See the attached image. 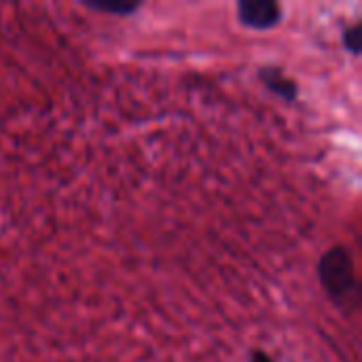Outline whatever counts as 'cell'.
<instances>
[{"mask_svg": "<svg viewBox=\"0 0 362 362\" xmlns=\"http://www.w3.org/2000/svg\"><path fill=\"white\" fill-rule=\"evenodd\" d=\"M85 6L87 8H93V11H100V13H112V15H121V17H125V15H132V13H136L138 8H140V4L138 2H98V0H93V2H85Z\"/></svg>", "mask_w": 362, "mask_h": 362, "instance_id": "cell-4", "label": "cell"}, {"mask_svg": "<svg viewBox=\"0 0 362 362\" xmlns=\"http://www.w3.org/2000/svg\"><path fill=\"white\" fill-rule=\"evenodd\" d=\"M259 76H261V81L265 83V87L272 89L274 93H278L280 98H284V100H288V102H293V100L297 98V85H295V81H291L280 68H276V66H265V68L259 72Z\"/></svg>", "mask_w": 362, "mask_h": 362, "instance_id": "cell-3", "label": "cell"}, {"mask_svg": "<svg viewBox=\"0 0 362 362\" xmlns=\"http://www.w3.org/2000/svg\"><path fill=\"white\" fill-rule=\"evenodd\" d=\"M362 34H361V25L358 23H354V25H350V28H346V32H344V45H346V49L352 53V55H358L361 53V42Z\"/></svg>", "mask_w": 362, "mask_h": 362, "instance_id": "cell-5", "label": "cell"}, {"mask_svg": "<svg viewBox=\"0 0 362 362\" xmlns=\"http://www.w3.org/2000/svg\"><path fill=\"white\" fill-rule=\"evenodd\" d=\"M250 362H274L265 352H255L252 354V358H250Z\"/></svg>", "mask_w": 362, "mask_h": 362, "instance_id": "cell-6", "label": "cell"}, {"mask_svg": "<svg viewBox=\"0 0 362 362\" xmlns=\"http://www.w3.org/2000/svg\"><path fill=\"white\" fill-rule=\"evenodd\" d=\"M240 21L252 30H269L280 21L282 8L272 0H244L238 4Z\"/></svg>", "mask_w": 362, "mask_h": 362, "instance_id": "cell-2", "label": "cell"}, {"mask_svg": "<svg viewBox=\"0 0 362 362\" xmlns=\"http://www.w3.org/2000/svg\"><path fill=\"white\" fill-rule=\"evenodd\" d=\"M318 276H320V284H322L325 293L335 301H344L356 293L354 263H352L350 252L341 246L331 248L320 259Z\"/></svg>", "mask_w": 362, "mask_h": 362, "instance_id": "cell-1", "label": "cell"}]
</instances>
